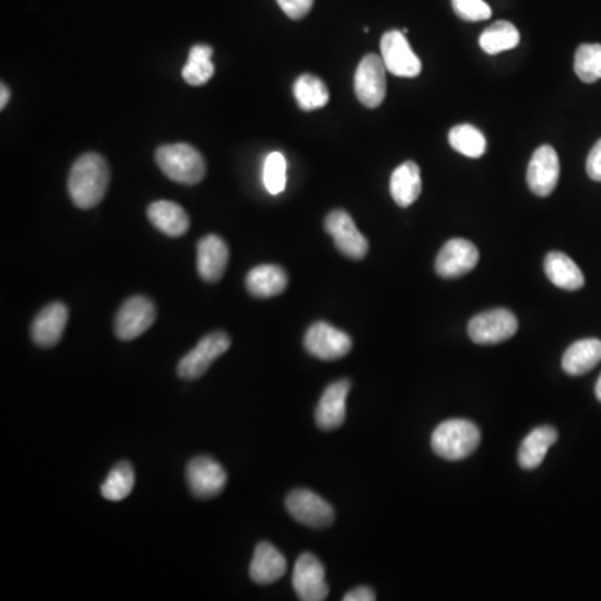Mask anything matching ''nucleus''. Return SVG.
<instances>
[{
    "label": "nucleus",
    "instance_id": "nucleus-1",
    "mask_svg": "<svg viewBox=\"0 0 601 601\" xmlns=\"http://www.w3.org/2000/svg\"><path fill=\"white\" fill-rule=\"evenodd\" d=\"M111 172L106 159L96 152L79 157L69 172V196L79 209L96 208L106 196Z\"/></svg>",
    "mask_w": 601,
    "mask_h": 601
},
{
    "label": "nucleus",
    "instance_id": "nucleus-2",
    "mask_svg": "<svg viewBox=\"0 0 601 601\" xmlns=\"http://www.w3.org/2000/svg\"><path fill=\"white\" fill-rule=\"evenodd\" d=\"M481 431L468 420H446L431 436V448L448 461L465 460L480 446Z\"/></svg>",
    "mask_w": 601,
    "mask_h": 601
},
{
    "label": "nucleus",
    "instance_id": "nucleus-3",
    "mask_svg": "<svg viewBox=\"0 0 601 601\" xmlns=\"http://www.w3.org/2000/svg\"><path fill=\"white\" fill-rule=\"evenodd\" d=\"M156 162L171 181L194 186L206 176V161L196 147L189 144H169L156 152Z\"/></svg>",
    "mask_w": 601,
    "mask_h": 601
},
{
    "label": "nucleus",
    "instance_id": "nucleus-4",
    "mask_svg": "<svg viewBox=\"0 0 601 601\" xmlns=\"http://www.w3.org/2000/svg\"><path fill=\"white\" fill-rule=\"evenodd\" d=\"M231 348V338L224 331H214V333L204 336L196 348L191 349L189 353L177 364V374L182 379L192 381V379L201 378L206 374L211 364L216 359L221 358L228 349Z\"/></svg>",
    "mask_w": 601,
    "mask_h": 601
},
{
    "label": "nucleus",
    "instance_id": "nucleus-5",
    "mask_svg": "<svg viewBox=\"0 0 601 601\" xmlns=\"http://www.w3.org/2000/svg\"><path fill=\"white\" fill-rule=\"evenodd\" d=\"M518 331V319L508 309L498 308L476 314L468 324V336L471 341L483 346L503 343L515 336Z\"/></svg>",
    "mask_w": 601,
    "mask_h": 601
},
{
    "label": "nucleus",
    "instance_id": "nucleus-6",
    "mask_svg": "<svg viewBox=\"0 0 601 601\" xmlns=\"http://www.w3.org/2000/svg\"><path fill=\"white\" fill-rule=\"evenodd\" d=\"M304 348L314 358L336 361L351 351L353 339L348 333L334 328L333 324L318 321L311 324L304 334Z\"/></svg>",
    "mask_w": 601,
    "mask_h": 601
},
{
    "label": "nucleus",
    "instance_id": "nucleus-7",
    "mask_svg": "<svg viewBox=\"0 0 601 601\" xmlns=\"http://www.w3.org/2000/svg\"><path fill=\"white\" fill-rule=\"evenodd\" d=\"M386 66L383 57L368 54L359 62L354 74V92L359 102L369 109L381 106L386 97Z\"/></svg>",
    "mask_w": 601,
    "mask_h": 601
},
{
    "label": "nucleus",
    "instance_id": "nucleus-8",
    "mask_svg": "<svg viewBox=\"0 0 601 601\" xmlns=\"http://www.w3.org/2000/svg\"><path fill=\"white\" fill-rule=\"evenodd\" d=\"M286 510L294 520L309 528H328L333 525L334 510L328 501L314 491L298 488L286 498Z\"/></svg>",
    "mask_w": 601,
    "mask_h": 601
},
{
    "label": "nucleus",
    "instance_id": "nucleus-9",
    "mask_svg": "<svg viewBox=\"0 0 601 601\" xmlns=\"http://www.w3.org/2000/svg\"><path fill=\"white\" fill-rule=\"evenodd\" d=\"M156 306L146 296H132L122 304L114 321V331L121 341H132L146 333L156 321Z\"/></svg>",
    "mask_w": 601,
    "mask_h": 601
},
{
    "label": "nucleus",
    "instance_id": "nucleus-10",
    "mask_svg": "<svg viewBox=\"0 0 601 601\" xmlns=\"http://www.w3.org/2000/svg\"><path fill=\"white\" fill-rule=\"evenodd\" d=\"M324 229L333 238L339 253L344 254L346 258L359 261L368 254V239L359 233L353 218L346 211L336 209L333 213H329L324 221Z\"/></svg>",
    "mask_w": 601,
    "mask_h": 601
},
{
    "label": "nucleus",
    "instance_id": "nucleus-11",
    "mask_svg": "<svg viewBox=\"0 0 601 601\" xmlns=\"http://www.w3.org/2000/svg\"><path fill=\"white\" fill-rule=\"evenodd\" d=\"M293 586L299 600L323 601L328 598L329 586L326 570L318 556L303 553L299 556L293 571Z\"/></svg>",
    "mask_w": 601,
    "mask_h": 601
},
{
    "label": "nucleus",
    "instance_id": "nucleus-12",
    "mask_svg": "<svg viewBox=\"0 0 601 601\" xmlns=\"http://www.w3.org/2000/svg\"><path fill=\"white\" fill-rule=\"evenodd\" d=\"M381 57L388 72L394 76H420V57L411 49L403 31H389L381 37Z\"/></svg>",
    "mask_w": 601,
    "mask_h": 601
},
{
    "label": "nucleus",
    "instance_id": "nucleus-13",
    "mask_svg": "<svg viewBox=\"0 0 601 601\" xmlns=\"http://www.w3.org/2000/svg\"><path fill=\"white\" fill-rule=\"evenodd\" d=\"M228 475L218 461L209 456H197L187 466V483L192 495L199 500H209L223 493Z\"/></svg>",
    "mask_w": 601,
    "mask_h": 601
},
{
    "label": "nucleus",
    "instance_id": "nucleus-14",
    "mask_svg": "<svg viewBox=\"0 0 601 601\" xmlns=\"http://www.w3.org/2000/svg\"><path fill=\"white\" fill-rule=\"evenodd\" d=\"M480 261V251L468 239H450L436 258V273L441 278L456 279L471 273Z\"/></svg>",
    "mask_w": 601,
    "mask_h": 601
},
{
    "label": "nucleus",
    "instance_id": "nucleus-15",
    "mask_svg": "<svg viewBox=\"0 0 601 601\" xmlns=\"http://www.w3.org/2000/svg\"><path fill=\"white\" fill-rule=\"evenodd\" d=\"M560 179V159L551 146H541L536 149L530 159L526 182L533 194L540 197L550 196L555 191Z\"/></svg>",
    "mask_w": 601,
    "mask_h": 601
},
{
    "label": "nucleus",
    "instance_id": "nucleus-16",
    "mask_svg": "<svg viewBox=\"0 0 601 601\" xmlns=\"http://www.w3.org/2000/svg\"><path fill=\"white\" fill-rule=\"evenodd\" d=\"M349 391H351L349 379H339L324 389L316 413H314L319 430L333 431L338 430L339 426H343L344 420H346V399H348Z\"/></svg>",
    "mask_w": 601,
    "mask_h": 601
},
{
    "label": "nucleus",
    "instance_id": "nucleus-17",
    "mask_svg": "<svg viewBox=\"0 0 601 601\" xmlns=\"http://www.w3.org/2000/svg\"><path fill=\"white\" fill-rule=\"evenodd\" d=\"M229 263L228 244L216 234L204 236L197 244V273L206 283L223 279Z\"/></svg>",
    "mask_w": 601,
    "mask_h": 601
},
{
    "label": "nucleus",
    "instance_id": "nucleus-18",
    "mask_svg": "<svg viewBox=\"0 0 601 601\" xmlns=\"http://www.w3.org/2000/svg\"><path fill=\"white\" fill-rule=\"evenodd\" d=\"M69 319V309L64 303L47 304L32 323L31 336L41 348H52L61 341Z\"/></svg>",
    "mask_w": 601,
    "mask_h": 601
},
{
    "label": "nucleus",
    "instance_id": "nucleus-19",
    "mask_svg": "<svg viewBox=\"0 0 601 601\" xmlns=\"http://www.w3.org/2000/svg\"><path fill=\"white\" fill-rule=\"evenodd\" d=\"M288 563L283 553L268 541H261L254 550L253 561L249 568V575L258 585H271L274 581L281 580L286 575Z\"/></svg>",
    "mask_w": 601,
    "mask_h": 601
},
{
    "label": "nucleus",
    "instance_id": "nucleus-20",
    "mask_svg": "<svg viewBox=\"0 0 601 601\" xmlns=\"http://www.w3.org/2000/svg\"><path fill=\"white\" fill-rule=\"evenodd\" d=\"M288 273L276 264H261L249 271L246 288L254 298L268 299L279 296L288 288Z\"/></svg>",
    "mask_w": 601,
    "mask_h": 601
},
{
    "label": "nucleus",
    "instance_id": "nucleus-21",
    "mask_svg": "<svg viewBox=\"0 0 601 601\" xmlns=\"http://www.w3.org/2000/svg\"><path fill=\"white\" fill-rule=\"evenodd\" d=\"M147 218L154 228L169 238H181L189 231L191 221L186 211L172 201H156L147 209Z\"/></svg>",
    "mask_w": 601,
    "mask_h": 601
},
{
    "label": "nucleus",
    "instance_id": "nucleus-22",
    "mask_svg": "<svg viewBox=\"0 0 601 601\" xmlns=\"http://www.w3.org/2000/svg\"><path fill=\"white\" fill-rule=\"evenodd\" d=\"M389 189H391V197H393L394 203L401 206V208H410L411 204L415 203L416 199L420 197L421 189H423L418 164L413 161H406L401 166L396 167L393 174H391Z\"/></svg>",
    "mask_w": 601,
    "mask_h": 601
},
{
    "label": "nucleus",
    "instance_id": "nucleus-23",
    "mask_svg": "<svg viewBox=\"0 0 601 601\" xmlns=\"http://www.w3.org/2000/svg\"><path fill=\"white\" fill-rule=\"evenodd\" d=\"M558 440L553 426H538L526 436L518 451V463L523 470H535L545 460L546 453Z\"/></svg>",
    "mask_w": 601,
    "mask_h": 601
},
{
    "label": "nucleus",
    "instance_id": "nucleus-24",
    "mask_svg": "<svg viewBox=\"0 0 601 601\" xmlns=\"http://www.w3.org/2000/svg\"><path fill=\"white\" fill-rule=\"evenodd\" d=\"M601 361L600 339H580L566 349L561 359L563 371L570 376H581L590 373L596 364Z\"/></svg>",
    "mask_w": 601,
    "mask_h": 601
},
{
    "label": "nucleus",
    "instance_id": "nucleus-25",
    "mask_svg": "<svg viewBox=\"0 0 601 601\" xmlns=\"http://www.w3.org/2000/svg\"><path fill=\"white\" fill-rule=\"evenodd\" d=\"M546 278L555 284L556 288L565 289V291H576L583 288L585 276L581 269L576 266L575 261L560 253V251H551L545 258Z\"/></svg>",
    "mask_w": 601,
    "mask_h": 601
},
{
    "label": "nucleus",
    "instance_id": "nucleus-26",
    "mask_svg": "<svg viewBox=\"0 0 601 601\" xmlns=\"http://www.w3.org/2000/svg\"><path fill=\"white\" fill-rule=\"evenodd\" d=\"M520 44V32L511 22L498 21L491 24L480 36V46L486 54L496 56L511 51Z\"/></svg>",
    "mask_w": 601,
    "mask_h": 601
},
{
    "label": "nucleus",
    "instance_id": "nucleus-27",
    "mask_svg": "<svg viewBox=\"0 0 601 601\" xmlns=\"http://www.w3.org/2000/svg\"><path fill=\"white\" fill-rule=\"evenodd\" d=\"M211 57H213V47L203 46V44L192 47L187 64L182 69V79L189 86H203L206 82L211 81V77L214 76V64Z\"/></svg>",
    "mask_w": 601,
    "mask_h": 601
},
{
    "label": "nucleus",
    "instance_id": "nucleus-28",
    "mask_svg": "<svg viewBox=\"0 0 601 601\" xmlns=\"http://www.w3.org/2000/svg\"><path fill=\"white\" fill-rule=\"evenodd\" d=\"M294 97L303 111H316L329 102V91L319 77L304 74L294 82Z\"/></svg>",
    "mask_w": 601,
    "mask_h": 601
},
{
    "label": "nucleus",
    "instance_id": "nucleus-29",
    "mask_svg": "<svg viewBox=\"0 0 601 601\" xmlns=\"http://www.w3.org/2000/svg\"><path fill=\"white\" fill-rule=\"evenodd\" d=\"M134 485H136L134 468L129 461H121L109 471L106 481L102 483L101 493L106 500L122 501L131 495Z\"/></svg>",
    "mask_w": 601,
    "mask_h": 601
},
{
    "label": "nucleus",
    "instance_id": "nucleus-30",
    "mask_svg": "<svg viewBox=\"0 0 601 601\" xmlns=\"http://www.w3.org/2000/svg\"><path fill=\"white\" fill-rule=\"evenodd\" d=\"M450 144L455 151L461 152L463 156L481 157L486 151V139L480 129L470 124H460L450 131Z\"/></svg>",
    "mask_w": 601,
    "mask_h": 601
},
{
    "label": "nucleus",
    "instance_id": "nucleus-31",
    "mask_svg": "<svg viewBox=\"0 0 601 601\" xmlns=\"http://www.w3.org/2000/svg\"><path fill=\"white\" fill-rule=\"evenodd\" d=\"M575 72L586 84L601 79V44H581L575 54Z\"/></svg>",
    "mask_w": 601,
    "mask_h": 601
},
{
    "label": "nucleus",
    "instance_id": "nucleus-32",
    "mask_svg": "<svg viewBox=\"0 0 601 601\" xmlns=\"http://www.w3.org/2000/svg\"><path fill=\"white\" fill-rule=\"evenodd\" d=\"M288 162L281 152H271L264 161L263 181L269 194L278 196L286 189Z\"/></svg>",
    "mask_w": 601,
    "mask_h": 601
},
{
    "label": "nucleus",
    "instance_id": "nucleus-33",
    "mask_svg": "<svg viewBox=\"0 0 601 601\" xmlns=\"http://www.w3.org/2000/svg\"><path fill=\"white\" fill-rule=\"evenodd\" d=\"M453 9L463 21L480 22L491 17V7L485 0H453Z\"/></svg>",
    "mask_w": 601,
    "mask_h": 601
},
{
    "label": "nucleus",
    "instance_id": "nucleus-34",
    "mask_svg": "<svg viewBox=\"0 0 601 601\" xmlns=\"http://www.w3.org/2000/svg\"><path fill=\"white\" fill-rule=\"evenodd\" d=\"M278 4L289 19L299 21L308 16L313 9L314 0H278Z\"/></svg>",
    "mask_w": 601,
    "mask_h": 601
},
{
    "label": "nucleus",
    "instance_id": "nucleus-35",
    "mask_svg": "<svg viewBox=\"0 0 601 601\" xmlns=\"http://www.w3.org/2000/svg\"><path fill=\"white\" fill-rule=\"evenodd\" d=\"M586 172H588V176H590L593 181L601 182V139L596 142L593 149H591L590 154H588V159H586Z\"/></svg>",
    "mask_w": 601,
    "mask_h": 601
},
{
    "label": "nucleus",
    "instance_id": "nucleus-36",
    "mask_svg": "<svg viewBox=\"0 0 601 601\" xmlns=\"http://www.w3.org/2000/svg\"><path fill=\"white\" fill-rule=\"evenodd\" d=\"M344 601H374L376 600V595H374V591L368 586H358V588H354V590L348 591L343 598Z\"/></svg>",
    "mask_w": 601,
    "mask_h": 601
},
{
    "label": "nucleus",
    "instance_id": "nucleus-37",
    "mask_svg": "<svg viewBox=\"0 0 601 601\" xmlns=\"http://www.w3.org/2000/svg\"><path fill=\"white\" fill-rule=\"evenodd\" d=\"M9 99H11V91H9L7 84H2L0 86V109H6Z\"/></svg>",
    "mask_w": 601,
    "mask_h": 601
},
{
    "label": "nucleus",
    "instance_id": "nucleus-38",
    "mask_svg": "<svg viewBox=\"0 0 601 601\" xmlns=\"http://www.w3.org/2000/svg\"><path fill=\"white\" fill-rule=\"evenodd\" d=\"M595 394L596 398H598V401L601 403V374L600 378H598V381H596Z\"/></svg>",
    "mask_w": 601,
    "mask_h": 601
}]
</instances>
